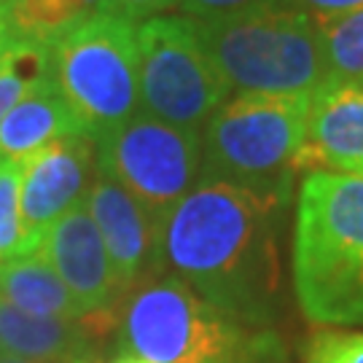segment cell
Segmentation results:
<instances>
[{"label":"cell","mask_w":363,"mask_h":363,"mask_svg":"<svg viewBox=\"0 0 363 363\" xmlns=\"http://www.w3.org/2000/svg\"><path fill=\"white\" fill-rule=\"evenodd\" d=\"M280 205V196L202 178L159 223V269L220 310L267 325L277 288Z\"/></svg>","instance_id":"obj_1"},{"label":"cell","mask_w":363,"mask_h":363,"mask_svg":"<svg viewBox=\"0 0 363 363\" xmlns=\"http://www.w3.org/2000/svg\"><path fill=\"white\" fill-rule=\"evenodd\" d=\"M294 288L320 325H363V178L307 172L296 199Z\"/></svg>","instance_id":"obj_2"},{"label":"cell","mask_w":363,"mask_h":363,"mask_svg":"<svg viewBox=\"0 0 363 363\" xmlns=\"http://www.w3.org/2000/svg\"><path fill=\"white\" fill-rule=\"evenodd\" d=\"M116 328L124 352L151 363H286L274 331L220 310L175 274L135 288Z\"/></svg>","instance_id":"obj_3"},{"label":"cell","mask_w":363,"mask_h":363,"mask_svg":"<svg viewBox=\"0 0 363 363\" xmlns=\"http://www.w3.org/2000/svg\"><path fill=\"white\" fill-rule=\"evenodd\" d=\"M194 22L229 97L310 94L325 81L320 27L294 0H264Z\"/></svg>","instance_id":"obj_4"},{"label":"cell","mask_w":363,"mask_h":363,"mask_svg":"<svg viewBox=\"0 0 363 363\" xmlns=\"http://www.w3.org/2000/svg\"><path fill=\"white\" fill-rule=\"evenodd\" d=\"M310 94H232L223 100L199 130L202 178L286 202L307 140Z\"/></svg>","instance_id":"obj_5"},{"label":"cell","mask_w":363,"mask_h":363,"mask_svg":"<svg viewBox=\"0 0 363 363\" xmlns=\"http://www.w3.org/2000/svg\"><path fill=\"white\" fill-rule=\"evenodd\" d=\"M52 76L89 138L140 113L138 22L113 11L94 13L49 46Z\"/></svg>","instance_id":"obj_6"},{"label":"cell","mask_w":363,"mask_h":363,"mask_svg":"<svg viewBox=\"0 0 363 363\" xmlns=\"http://www.w3.org/2000/svg\"><path fill=\"white\" fill-rule=\"evenodd\" d=\"M140 113L186 130H202L229 100L194 16L159 13L138 22Z\"/></svg>","instance_id":"obj_7"},{"label":"cell","mask_w":363,"mask_h":363,"mask_svg":"<svg viewBox=\"0 0 363 363\" xmlns=\"http://www.w3.org/2000/svg\"><path fill=\"white\" fill-rule=\"evenodd\" d=\"M97 169L162 218L202 181L199 132L138 113L97 140Z\"/></svg>","instance_id":"obj_8"},{"label":"cell","mask_w":363,"mask_h":363,"mask_svg":"<svg viewBox=\"0 0 363 363\" xmlns=\"http://www.w3.org/2000/svg\"><path fill=\"white\" fill-rule=\"evenodd\" d=\"M97 175V145L89 135H65L22 162V232L27 253H35L43 234L89 191Z\"/></svg>","instance_id":"obj_9"},{"label":"cell","mask_w":363,"mask_h":363,"mask_svg":"<svg viewBox=\"0 0 363 363\" xmlns=\"http://www.w3.org/2000/svg\"><path fill=\"white\" fill-rule=\"evenodd\" d=\"M38 253L60 274V280L81 307L84 318L111 315L121 288L108 259L103 237L97 232L84 199L43 234Z\"/></svg>","instance_id":"obj_10"},{"label":"cell","mask_w":363,"mask_h":363,"mask_svg":"<svg viewBox=\"0 0 363 363\" xmlns=\"http://www.w3.org/2000/svg\"><path fill=\"white\" fill-rule=\"evenodd\" d=\"M84 205L103 237L121 291L143 283L145 274L159 272V223L143 202L97 169Z\"/></svg>","instance_id":"obj_11"},{"label":"cell","mask_w":363,"mask_h":363,"mask_svg":"<svg viewBox=\"0 0 363 363\" xmlns=\"http://www.w3.org/2000/svg\"><path fill=\"white\" fill-rule=\"evenodd\" d=\"M363 164V84L323 81L310 94L307 140L296 156V172Z\"/></svg>","instance_id":"obj_12"},{"label":"cell","mask_w":363,"mask_h":363,"mask_svg":"<svg viewBox=\"0 0 363 363\" xmlns=\"http://www.w3.org/2000/svg\"><path fill=\"white\" fill-rule=\"evenodd\" d=\"M116 325L113 315L46 318L0 298V352L40 363H94V337Z\"/></svg>","instance_id":"obj_13"},{"label":"cell","mask_w":363,"mask_h":363,"mask_svg":"<svg viewBox=\"0 0 363 363\" xmlns=\"http://www.w3.org/2000/svg\"><path fill=\"white\" fill-rule=\"evenodd\" d=\"M65 135H86V130L54 84V76L43 78L0 121V162H25Z\"/></svg>","instance_id":"obj_14"},{"label":"cell","mask_w":363,"mask_h":363,"mask_svg":"<svg viewBox=\"0 0 363 363\" xmlns=\"http://www.w3.org/2000/svg\"><path fill=\"white\" fill-rule=\"evenodd\" d=\"M0 298L30 315L70 318V320L84 318V312L67 294L60 274L54 272L52 264L38 250L0 261Z\"/></svg>","instance_id":"obj_15"},{"label":"cell","mask_w":363,"mask_h":363,"mask_svg":"<svg viewBox=\"0 0 363 363\" xmlns=\"http://www.w3.org/2000/svg\"><path fill=\"white\" fill-rule=\"evenodd\" d=\"M19 40L49 46L94 13L113 11L111 0H0Z\"/></svg>","instance_id":"obj_16"},{"label":"cell","mask_w":363,"mask_h":363,"mask_svg":"<svg viewBox=\"0 0 363 363\" xmlns=\"http://www.w3.org/2000/svg\"><path fill=\"white\" fill-rule=\"evenodd\" d=\"M325 54V81H363V6L355 11L315 16Z\"/></svg>","instance_id":"obj_17"},{"label":"cell","mask_w":363,"mask_h":363,"mask_svg":"<svg viewBox=\"0 0 363 363\" xmlns=\"http://www.w3.org/2000/svg\"><path fill=\"white\" fill-rule=\"evenodd\" d=\"M43 78H52L49 49L30 40H16L0 60V121Z\"/></svg>","instance_id":"obj_18"},{"label":"cell","mask_w":363,"mask_h":363,"mask_svg":"<svg viewBox=\"0 0 363 363\" xmlns=\"http://www.w3.org/2000/svg\"><path fill=\"white\" fill-rule=\"evenodd\" d=\"M19 191H22V162H0V261L27 256Z\"/></svg>","instance_id":"obj_19"},{"label":"cell","mask_w":363,"mask_h":363,"mask_svg":"<svg viewBox=\"0 0 363 363\" xmlns=\"http://www.w3.org/2000/svg\"><path fill=\"white\" fill-rule=\"evenodd\" d=\"M301 363H363V331H320Z\"/></svg>","instance_id":"obj_20"},{"label":"cell","mask_w":363,"mask_h":363,"mask_svg":"<svg viewBox=\"0 0 363 363\" xmlns=\"http://www.w3.org/2000/svg\"><path fill=\"white\" fill-rule=\"evenodd\" d=\"M256 3H264V0H181V9L194 19H213V16L250 9Z\"/></svg>","instance_id":"obj_21"},{"label":"cell","mask_w":363,"mask_h":363,"mask_svg":"<svg viewBox=\"0 0 363 363\" xmlns=\"http://www.w3.org/2000/svg\"><path fill=\"white\" fill-rule=\"evenodd\" d=\"M111 6H113V13H121L132 22H143L169 9H181V0H111Z\"/></svg>","instance_id":"obj_22"},{"label":"cell","mask_w":363,"mask_h":363,"mask_svg":"<svg viewBox=\"0 0 363 363\" xmlns=\"http://www.w3.org/2000/svg\"><path fill=\"white\" fill-rule=\"evenodd\" d=\"M296 6H301L304 11H310L312 16H331V13H345L361 9L363 0H294Z\"/></svg>","instance_id":"obj_23"},{"label":"cell","mask_w":363,"mask_h":363,"mask_svg":"<svg viewBox=\"0 0 363 363\" xmlns=\"http://www.w3.org/2000/svg\"><path fill=\"white\" fill-rule=\"evenodd\" d=\"M16 40H19V38H16V33H13L11 22H9V16H6L3 6H0V60L9 54V49H11Z\"/></svg>","instance_id":"obj_24"},{"label":"cell","mask_w":363,"mask_h":363,"mask_svg":"<svg viewBox=\"0 0 363 363\" xmlns=\"http://www.w3.org/2000/svg\"><path fill=\"white\" fill-rule=\"evenodd\" d=\"M0 363H40V361H25V358H13V355H3L0 352Z\"/></svg>","instance_id":"obj_25"},{"label":"cell","mask_w":363,"mask_h":363,"mask_svg":"<svg viewBox=\"0 0 363 363\" xmlns=\"http://www.w3.org/2000/svg\"><path fill=\"white\" fill-rule=\"evenodd\" d=\"M111 363H151V361H143V358H135V355H121V358H116V361Z\"/></svg>","instance_id":"obj_26"},{"label":"cell","mask_w":363,"mask_h":363,"mask_svg":"<svg viewBox=\"0 0 363 363\" xmlns=\"http://www.w3.org/2000/svg\"><path fill=\"white\" fill-rule=\"evenodd\" d=\"M352 175H361V178H363V164H361V167H355V169H352Z\"/></svg>","instance_id":"obj_27"},{"label":"cell","mask_w":363,"mask_h":363,"mask_svg":"<svg viewBox=\"0 0 363 363\" xmlns=\"http://www.w3.org/2000/svg\"><path fill=\"white\" fill-rule=\"evenodd\" d=\"M361 84H363V81H361Z\"/></svg>","instance_id":"obj_28"}]
</instances>
